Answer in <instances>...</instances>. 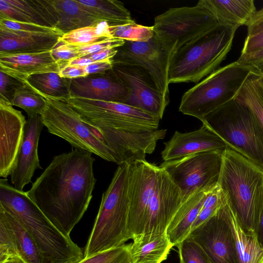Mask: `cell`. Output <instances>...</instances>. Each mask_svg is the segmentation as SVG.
<instances>
[{"label": "cell", "instance_id": "obj_5", "mask_svg": "<svg viewBox=\"0 0 263 263\" xmlns=\"http://www.w3.org/2000/svg\"><path fill=\"white\" fill-rule=\"evenodd\" d=\"M129 163L120 164L107 189L103 194L84 257L119 247L132 239L128 222Z\"/></svg>", "mask_w": 263, "mask_h": 263}, {"label": "cell", "instance_id": "obj_7", "mask_svg": "<svg viewBox=\"0 0 263 263\" xmlns=\"http://www.w3.org/2000/svg\"><path fill=\"white\" fill-rule=\"evenodd\" d=\"M252 71H255L252 67L237 61L219 67L183 95L179 110L203 122L206 116L235 99Z\"/></svg>", "mask_w": 263, "mask_h": 263}, {"label": "cell", "instance_id": "obj_37", "mask_svg": "<svg viewBox=\"0 0 263 263\" xmlns=\"http://www.w3.org/2000/svg\"><path fill=\"white\" fill-rule=\"evenodd\" d=\"M78 263H132L129 244L84 257Z\"/></svg>", "mask_w": 263, "mask_h": 263}, {"label": "cell", "instance_id": "obj_26", "mask_svg": "<svg viewBox=\"0 0 263 263\" xmlns=\"http://www.w3.org/2000/svg\"><path fill=\"white\" fill-rule=\"evenodd\" d=\"M133 239L129 244L132 263H161L174 247L166 233L143 234Z\"/></svg>", "mask_w": 263, "mask_h": 263}, {"label": "cell", "instance_id": "obj_41", "mask_svg": "<svg viewBox=\"0 0 263 263\" xmlns=\"http://www.w3.org/2000/svg\"><path fill=\"white\" fill-rule=\"evenodd\" d=\"M0 96L11 102L16 91L25 82L9 76L0 70Z\"/></svg>", "mask_w": 263, "mask_h": 263}, {"label": "cell", "instance_id": "obj_38", "mask_svg": "<svg viewBox=\"0 0 263 263\" xmlns=\"http://www.w3.org/2000/svg\"><path fill=\"white\" fill-rule=\"evenodd\" d=\"M0 27L11 31L29 33H62L57 28L20 22L4 18H0Z\"/></svg>", "mask_w": 263, "mask_h": 263}, {"label": "cell", "instance_id": "obj_29", "mask_svg": "<svg viewBox=\"0 0 263 263\" xmlns=\"http://www.w3.org/2000/svg\"><path fill=\"white\" fill-rule=\"evenodd\" d=\"M59 20L56 28L63 34L102 22L89 13L76 0H51Z\"/></svg>", "mask_w": 263, "mask_h": 263}, {"label": "cell", "instance_id": "obj_40", "mask_svg": "<svg viewBox=\"0 0 263 263\" xmlns=\"http://www.w3.org/2000/svg\"><path fill=\"white\" fill-rule=\"evenodd\" d=\"M51 52L54 59L61 65L62 68L69 61L79 58V47L71 44H59L53 48Z\"/></svg>", "mask_w": 263, "mask_h": 263}, {"label": "cell", "instance_id": "obj_36", "mask_svg": "<svg viewBox=\"0 0 263 263\" xmlns=\"http://www.w3.org/2000/svg\"><path fill=\"white\" fill-rule=\"evenodd\" d=\"M177 247L180 263H213L201 247L190 236Z\"/></svg>", "mask_w": 263, "mask_h": 263}, {"label": "cell", "instance_id": "obj_22", "mask_svg": "<svg viewBox=\"0 0 263 263\" xmlns=\"http://www.w3.org/2000/svg\"><path fill=\"white\" fill-rule=\"evenodd\" d=\"M0 18L53 28L59 20L51 0H0Z\"/></svg>", "mask_w": 263, "mask_h": 263}, {"label": "cell", "instance_id": "obj_34", "mask_svg": "<svg viewBox=\"0 0 263 263\" xmlns=\"http://www.w3.org/2000/svg\"><path fill=\"white\" fill-rule=\"evenodd\" d=\"M27 113L28 118L41 115L46 106V100L26 82L20 87L10 102Z\"/></svg>", "mask_w": 263, "mask_h": 263}, {"label": "cell", "instance_id": "obj_42", "mask_svg": "<svg viewBox=\"0 0 263 263\" xmlns=\"http://www.w3.org/2000/svg\"><path fill=\"white\" fill-rule=\"evenodd\" d=\"M236 61L252 67L258 73L263 74V49L252 53L240 54Z\"/></svg>", "mask_w": 263, "mask_h": 263}, {"label": "cell", "instance_id": "obj_39", "mask_svg": "<svg viewBox=\"0 0 263 263\" xmlns=\"http://www.w3.org/2000/svg\"><path fill=\"white\" fill-rule=\"evenodd\" d=\"M124 43L125 41L123 40L111 38L82 46H78L79 57L91 55L106 49L116 48L122 46Z\"/></svg>", "mask_w": 263, "mask_h": 263}, {"label": "cell", "instance_id": "obj_47", "mask_svg": "<svg viewBox=\"0 0 263 263\" xmlns=\"http://www.w3.org/2000/svg\"><path fill=\"white\" fill-rule=\"evenodd\" d=\"M117 49L109 48L101 50L98 52L85 57L92 59L95 62L105 60L108 58H112L116 54Z\"/></svg>", "mask_w": 263, "mask_h": 263}, {"label": "cell", "instance_id": "obj_30", "mask_svg": "<svg viewBox=\"0 0 263 263\" xmlns=\"http://www.w3.org/2000/svg\"><path fill=\"white\" fill-rule=\"evenodd\" d=\"M78 3L101 22L114 26L131 22L130 13L124 4L116 0H82Z\"/></svg>", "mask_w": 263, "mask_h": 263}, {"label": "cell", "instance_id": "obj_44", "mask_svg": "<svg viewBox=\"0 0 263 263\" xmlns=\"http://www.w3.org/2000/svg\"><path fill=\"white\" fill-rule=\"evenodd\" d=\"M113 67V62L111 58L95 62L84 67L86 76L104 73Z\"/></svg>", "mask_w": 263, "mask_h": 263}, {"label": "cell", "instance_id": "obj_18", "mask_svg": "<svg viewBox=\"0 0 263 263\" xmlns=\"http://www.w3.org/2000/svg\"><path fill=\"white\" fill-rule=\"evenodd\" d=\"M12 257L27 263H43L38 248L24 227L0 206V262Z\"/></svg>", "mask_w": 263, "mask_h": 263}, {"label": "cell", "instance_id": "obj_35", "mask_svg": "<svg viewBox=\"0 0 263 263\" xmlns=\"http://www.w3.org/2000/svg\"><path fill=\"white\" fill-rule=\"evenodd\" d=\"M108 29L112 38L124 41L146 42L154 34L153 26L138 24L134 21L123 24L109 26Z\"/></svg>", "mask_w": 263, "mask_h": 263}, {"label": "cell", "instance_id": "obj_32", "mask_svg": "<svg viewBox=\"0 0 263 263\" xmlns=\"http://www.w3.org/2000/svg\"><path fill=\"white\" fill-rule=\"evenodd\" d=\"M260 76V73L251 72L235 99L252 111L263 132V83Z\"/></svg>", "mask_w": 263, "mask_h": 263}, {"label": "cell", "instance_id": "obj_1", "mask_svg": "<svg viewBox=\"0 0 263 263\" xmlns=\"http://www.w3.org/2000/svg\"><path fill=\"white\" fill-rule=\"evenodd\" d=\"M92 153L78 149L55 156L27 192L48 219L70 236L87 210L96 183Z\"/></svg>", "mask_w": 263, "mask_h": 263}, {"label": "cell", "instance_id": "obj_11", "mask_svg": "<svg viewBox=\"0 0 263 263\" xmlns=\"http://www.w3.org/2000/svg\"><path fill=\"white\" fill-rule=\"evenodd\" d=\"M222 153L201 152L160 164L179 190L182 203L196 193L208 192L218 184Z\"/></svg>", "mask_w": 263, "mask_h": 263}, {"label": "cell", "instance_id": "obj_16", "mask_svg": "<svg viewBox=\"0 0 263 263\" xmlns=\"http://www.w3.org/2000/svg\"><path fill=\"white\" fill-rule=\"evenodd\" d=\"M182 204L179 190L167 173L159 166L142 234L166 233Z\"/></svg>", "mask_w": 263, "mask_h": 263}, {"label": "cell", "instance_id": "obj_19", "mask_svg": "<svg viewBox=\"0 0 263 263\" xmlns=\"http://www.w3.org/2000/svg\"><path fill=\"white\" fill-rule=\"evenodd\" d=\"M161 152L164 161L181 159L189 155L209 152H223L228 147L224 141L205 123L199 129L182 133L176 131L168 141L164 142Z\"/></svg>", "mask_w": 263, "mask_h": 263}, {"label": "cell", "instance_id": "obj_49", "mask_svg": "<svg viewBox=\"0 0 263 263\" xmlns=\"http://www.w3.org/2000/svg\"><path fill=\"white\" fill-rule=\"evenodd\" d=\"M257 236L260 245L263 248V213L259 227L257 233Z\"/></svg>", "mask_w": 263, "mask_h": 263}, {"label": "cell", "instance_id": "obj_4", "mask_svg": "<svg viewBox=\"0 0 263 263\" xmlns=\"http://www.w3.org/2000/svg\"><path fill=\"white\" fill-rule=\"evenodd\" d=\"M238 28L218 24L173 53L169 83H197L219 68L231 49Z\"/></svg>", "mask_w": 263, "mask_h": 263}, {"label": "cell", "instance_id": "obj_23", "mask_svg": "<svg viewBox=\"0 0 263 263\" xmlns=\"http://www.w3.org/2000/svg\"><path fill=\"white\" fill-rule=\"evenodd\" d=\"M61 68L51 50L34 53L0 52V70L24 82L31 75L59 72Z\"/></svg>", "mask_w": 263, "mask_h": 263}, {"label": "cell", "instance_id": "obj_48", "mask_svg": "<svg viewBox=\"0 0 263 263\" xmlns=\"http://www.w3.org/2000/svg\"><path fill=\"white\" fill-rule=\"evenodd\" d=\"M95 61L89 57H79L69 61L66 65L77 66L79 67H85Z\"/></svg>", "mask_w": 263, "mask_h": 263}, {"label": "cell", "instance_id": "obj_12", "mask_svg": "<svg viewBox=\"0 0 263 263\" xmlns=\"http://www.w3.org/2000/svg\"><path fill=\"white\" fill-rule=\"evenodd\" d=\"M112 58L113 63L138 66L151 77L159 91L169 98L168 73L172 53L162 45L155 34L146 42L125 41Z\"/></svg>", "mask_w": 263, "mask_h": 263}, {"label": "cell", "instance_id": "obj_46", "mask_svg": "<svg viewBox=\"0 0 263 263\" xmlns=\"http://www.w3.org/2000/svg\"><path fill=\"white\" fill-rule=\"evenodd\" d=\"M59 74L62 78L70 80L87 76L84 67L71 65L63 66Z\"/></svg>", "mask_w": 263, "mask_h": 263}, {"label": "cell", "instance_id": "obj_31", "mask_svg": "<svg viewBox=\"0 0 263 263\" xmlns=\"http://www.w3.org/2000/svg\"><path fill=\"white\" fill-rule=\"evenodd\" d=\"M25 82L42 96L63 101L70 97V79L61 77L59 72L31 75Z\"/></svg>", "mask_w": 263, "mask_h": 263}, {"label": "cell", "instance_id": "obj_50", "mask_svg": "<svg viewBox=\"0 0 263 263\" xmlns=\"http://www.w3.org/2000/svg\"><path fill=\"white\" fill-rule=\"evenodd\" d=\"M0 263H27L23 259L18 257H12L6 259Z\"/></svg>", "mask_w": 263, "mask_h": 263}, {"label": "cell", "instance_id": "obj_21", "mask_svg": "<svg viewBox=\"0 0 263 263\" xmlns=\"http://www.w3.org/2000/svg\"><path fill=\"white\" fill-rule=\"evenodd\" d=\"M43 126L41 115L27 120L23 141L10 175L11 183L17 190L23 191L27 184L32 182L35 171L42 169L38 156V144Z\"/></svg>", "mask_w": 263, "mask_h": 263}, {"label": "cell", "instance_id": "obj_15", "mask_svg": "<svg viewBox=\"0 0 263 263\" xmlns=\"http://www.w3.org/2000/svg\"><path fill=\"white\" fill-rule=\"evenodd\" d=\"M112 69L129 91L126 104L146 111L161 120L170 99L159 91L148 74L140 67L128 64L113 63Z\"/></svg>", "mask_w": 263, "mask_h": 263}, {"label": "cell", "instance_id": "obj_14", "mask_svg": "<svg viewBox=\"0 0 263 263\" xmlns=\"http://www.w3.org/2000/svg\"><path fill=\"white\" fill-rule=\"evenodd\" d=\"M227 201L211 217L189 235L213 263H240L228 216Z\"/></svg>", "mask_w": 263, "mask_h": 263}, {"label": "cell", "instance_id": "obj_27", "mask_svg": "<svg viewBox=\"0 0 263 263\" xmlns=\"http://www.w3.org/2000/svg\"><path fill=\"white\" fill-rule=\"evenodd\" d=\"M208 192H199L193 195L182 204L171 221L166 234L173 246H177L189 235Z\"/></svg>", "mask_w": 263, "mask_h": 263}, {"label": "cell", "instance_id": "obj_33", "mask_svg": "<svg viewBox=\"0 0 263 263\" xmlns=\"http://www.w3.org/2000/svg\"><path fill=\"white\" fill-rule=\"evenodd\" d=\"M109 25L102 22L96 26L78 28L64 33L59 40L60 44H71L82 46L112 38Z\"/></svg>", "mask_w": 263, "mask_h": 263}, {"label": "cell", "instance_id": "obj_10", "mask_svg": "<svg viewBox=\"0 0 263 263\" xmlns=\"http://www.w3.org/2000/svg\"><path fill=\"white\" fill-rule=\"evenodd\" d=\"M218 24L208 10L196 4L170 8L155 18L153 26L163 46L173 54Z\"/></svg>", "mask_w": 263, "mask_h": 263}, {"label": "cell", "instance_id": "obj_17", "mask_svg": "<svg viewBox=\"0 0 263 263\" xmlns=\"http://www.w3.org/2000/svg\"><path fill=\"white\" fill-rule=\"evenodd\" d=\"M26 121L22 111L0 96V177L4 179L15 167Z\"/></svg>", "mask_w": 263, "mask_h": 263}, {"label": "cell", "instance_id": "obj_45", "mask_svg": "<svg viewBox=\"0 0 263 263\" xmlns=\"http://www.w3.org/2000/svg\"><path fill=\"white\" fill-rule=\"evenodd\" d=\"M247 26V36L263 31V7L256 12Z\"/></svg>", "mask_w": 263, "mask_h": 263}, {"label": "cell", "instance_id": "obj_13", "mask_svg": "<svg viewBox=\"0 0 263 263\" xmlns=\"http://www.w3.org/2000/svg\"><path fill=\"white\" fill-rule=\"evenodd\" d=\"M159 168L146 160L129 164L128 227L132 239L144 232Z\"/></svg>", "mask_w": 263, "mask_h": 263}, {"label": "cell", "instance_id": "obj_6", "mask_svg": "<svg viewBox=\"0 0 263 263\" xmlns=\"http://www.w3.org/2000/svg\"><path fill=\"white\" fill-rule=\"evenodd\" d=\"M202 123L228 147L263 168V132L247 106L233 99L206 116Z\"/></svg>", "mask_w": 263, "mask_h": 263}, {"label": "cell", "instance_id": "obj_24", "mask_svg": "<svg viewBox=\"0 0 263 263\" xmlns=\"http://www.w3.org/2000/svg\"><path fill=\"white\" fill-rule=\"evenodd\" d=\"M63 34L20 32L0 27V52L34 53L51 50L60 44Z\"/></svg>", "mask_w": 263, "mask_h": 263}, {"label": "cell", "instance_id": "obj_8", "mask_svg": "<svg viewBox=\"0 0 263 263\" xmlns=\"http://www.w3.org/2000/svg\"><path fill=\"white\" fill-rule=\"evenodd\" d=\"M43 97L46 106L41 116L49 133L64 139L75 149L89 152L116 163L100 135L67 102Z\"/></svg>", "mask_w": 263, "mask_h": 263}, {"label": "cell", "instance_id": "obj_51", "mask_svg": "<svg viewBox=\"0 0 263 263\" xmlns=\"http://www.w3.org/2000/svg\"><path fill=\"white\" fill-rule=\"evenodd\" d=\"M260 79L263 83V74H261Z\"/></svg>", "mask_w": 263, "mask_h": 263}, {"label": "cell", "instance_id": "obj_28", "mask_svg": "<svg viewBox=\"0 0 263 263\" xmlns=\"http://www.w3.org/2000/svg\"><path fill=\"white\" fill-rule=\"evenodd\" d=\"M228 216L240 263H263V248L257 234L241 226L229 205Z\"/></svg>", "mask_w": 263, "mask_h": 263}, {"label": "cell", "instance_id": "obj_20", "mask_svg": "<svg viewBox=\"0 0 263 263\" xmlns=\"http://www.w3.org/2000/svg\"><path fill=\"white\" fill-rule=\"evenodd\" d=\"M70 96L126 104L128 89L112 69L104 73L70 80Z\"/></svg>", "mask_w": 263, "mask_h": 263}, {"label": "cell", "instance_id": "obj_2", "mask_svg": "<svg viewBox=\"0 0 263 263\" xmlns=\"http://www.w3.org/2000/svg\"><path fill=\"white\" fill-rule=\"evenodd\" d=\"M0 206L14 216L34 241L43 263H78L81 248L45 216L27 192L17 190L7 179L0 180Z\"/></svg>", "mask_w": 263, "mask_h": 263}, {"label": "cell", "instance_id": "obj_25", "mask_svg": "<svg viewBox=\"0 0 263 263\" xmlns=\"http://www.w3.org/2000/svg\"><path fill=\"white\" fill-rule=\"evenodd\" d=\"M197 5L208 10L219 24L238 27L248 26L257 11L253 0H201Z\"/></svg>", "mask_w": 263, "mask_h": 263}, {"label": "cell", "instance_id": "obj_3", "mask_svg": "<svg viewBox=\"0 0 263 263\" xmlns=\"http://www.w3.org/2000/svg\"><path fill=\"white\" fill-rule=\"evenodd\" d=\"M218 184L241 226L257 234L263 213V168L227 147Z\"/></svg>", "mask_w": 263, "mask_h": 263}, {"label": "cell", "instance_id": "obj_43", "mask_svg": "<svg viewBox=\"0 0 263 263\" xmlns=\"http://www.w3.org/2000/svg\"><path fill=\"white\" fill-rule=\"evenodd\" d=\"M263 49V31L247 36L241 54L252 53Z\"/></svg>", "mask_w": 263, "mask_h": 263}, {"label": "cell", "instance_id": "obj_9", "mask_svg": "<svg viewBox=\"0 0 263 263\" xmlns=\"http://www.w3.org/2000/svg\"><path fill=\"white\" fill-rule=\"evenodd\" d=\"M65 101L93 127L137 130L158 129L159 117L125 104L71 96Z\"/></svg>", "mask_w": 263, "mask_h": 263}]
</instances>
